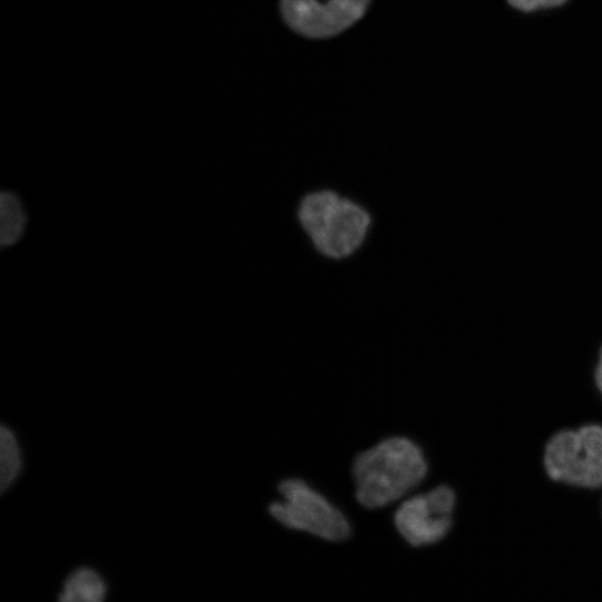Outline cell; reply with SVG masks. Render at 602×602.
<instances>
[{"instance_id":"cell-8","label":"cell","mask_w":602,"mask_h":602,"mask_svg":"<svg viewBox=\"0 0 602 602\" xmlns=\"http://www.w3.org/2000/svg\"><path fill=\"white\" fill-rule=\"evenodd\" d=\"M28 213L20 195L12 190L0 193V245L13 246L25 235Z\"/></svg>"},{"instance_id":"cell-3","label":"cell","mask_w":602,"mask_h":602,"mask_svg":"<svg viewBox=\"0 0 602 602\" xmlns=\"http://www.w3.org/2000/svg\"><path fill=\"white\" fill-rule=\"evenodd\" d=\"M544 466L555 482L582 488L602 486V426L585 425L552 436Z\"/></svg>"},{"instance_id":"cell-7","label":"cell","mask_w":602,"mask_h":602,"mask_svg":"<svg viewBox=\"0 0 602 602\" xmlns=\"http://www.w3.org/2000/svg\"><path fill=\"white\" fill-rule=\"evenodd\" d=\"M106 595L107 585L100 574L82 566L66 577L58 599L61 602H101Z\"/></svg>"},{"instance_id":"cell-9","label":"cell","mask_w":602,"mask_h":602,"mask_svg":"<svg viewBox=\"0 0 602 602\" xmlns=\"http://www.w3.org/2000/svg\"><path fill=\"white\" fill-rule=\"evenodd\" d=\"M21 469V453L13 431L6 425L0 429V489L3 493L17 479Z\"/></svg>"},{"instance_id":"cell-5","label":"cell","mask_w":602,"mask_h":602,"mask_svg":"<svg viewBox=\"0 0 602 602\" xmlns=\"http://www.w3.org/2000/svg\"><path fill=\"white\" fill-rule=\"evenodd\" d=\"M454 507V491L441 485L404 502L395 513V525L412 546L434 544L449 532Z\"/></svg>"},{"instance_id":"cell-10","label":"cell","mask_w":602,"mask_h":602,"mask_svg":"<svg viewBox=\"0 0 602 602\" xmlns=\"http://www.w3.org/2000/svg\"><path fill=\"white\" fill-rule=\"evenodd\" d=\"M508 3L520 11L532 12L551 9L564 4L567 0H507Z\"/></svg>"},{"instance_id":"cell-6","label":"cell","mask_w":602,"mask_h":602,"mask_svg":"<svg viewBox=\"0 0 602 602\" xmlns=\"http://www.w3.org/2000/svg\"><path fill=\"white\" fill-rule=\"evenodd\" d=\"M370 0H281L285 22L297 32L312 38L337 35L366 11Z\"/></svg>"},{"instance_id":"cell-4","label":"cell","mask_w":602,"mask_h":602,"mask_svg":"<svg viewBox=\"0 0 602 602\" xmlns=\"http://www.w3.org/2000/svg\"><path fill=\"white\" fill-rule=\"evenodd\" d=\"M278 489L282 501L273 502L269 512L282 525L328 541H342L350 535L344 515L302 479H284Z\"/></svg>"},{"instance_id":"cell-1","label":"cell","mask_w":602,"mask_h":602,"mask_svg":"<svg viewBox=\"0 0 602 602\" xmlns=\"http://www.w3.org/2000/svg\"><path fill=\"white\" fill-rule=\"evenodd\" d=\"M427 469L417 444L401 436L387 438L356 456L352 464L356 497L366 508L382 507L414 489Z\"/></svg>"},{"instance_id":"cell-11","label":"cell","mask_w":602,"mask_h":602,"mask_svg":"<svg viewBox=\"0 0 602 602\" xmlns=\"http://www.w3.org/2000/svg\"><path fill=\"white\" fill-rule=\"evenodd\" d=\"M594 381L600 394L602 395V348L600 350L599 362L594 371Z\"/></svg>"},{"instance_id":"cell-2","label":"cell","mask_w":602,"mask_h":602,"mask_svg":"<svg viewBox=\"0 0 602 602\" xmlns=\"http://www.w3.org/2000/svg\"><path fill=\"white\" fill-rule=\"evenodd\" d=\"M298 215L314 246L333 259L356 251L370 223L363 207L330 191L305 195Z\"/></svg>"}]
</instances>
